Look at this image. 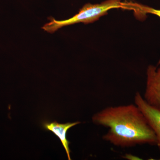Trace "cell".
<instances>
[{
    "label": "cell",
    "instance_id": "5",
    "mask_svg": "<svg viewBox=\"0 0 160 160\" xmlns=\"http://www.w3.org/2000/svg\"><path fill=\"white\" fill-rule=\"evenodd\" d=\"M80 122H68L65 124H60L56 121L49 122H43V126L44 129L46 130L52 132L59 138L62 145L66 152L69 160H71L70 157V149L69 148V142L67 139V132L69 129L80 124Z\"/></svg>",
    "mask_w": 160,
    "mask_h": 160
},
{
    "label": "cell",
    "instance_id": "4",
    "mask_svg": "<svg viewBox=\"0 0 160 160\" xmlns=\"http://www.w3.org/2000/svg\"><path fill=\"white\" fill-rule=\"evenodd\" d=\"M134 100L135 104L144 115L154 132L157 146L160 151V110L149 105L139 92H136Z\"/></svg>",
    "mask_w": 160,
    "mask_h": 160
},
{
    "label": "cell",
    "instance_id": "2",
    "mask_svg": "<svg viewBox=\"0 0 160 160\" xmlns=\"http://www.w3.org/2000/svg\"><path fill=\"white\" fill-rule=\"evenodd\" d=\"M118 8L126 9V3L122 2L121 0H107L97 4L87 3L80 9L77 14L68 19L58 21L54 18H49L50 22L46 23L42 29L49 33H52L64 26L79 23L89 24L107 14L110 9Z\"/></svg>",
    "mask_w": 160,
    "mask_h": 160
},
{
    "label": "cell",
    "instance_id": "1",
    "mask_svg": "<svg viewBox=\"0 0 160 160\" xmlns=\"http://www.w3.org/2000/svg\"><path fill=\"white\" fill-rule=\"evenodd\" d=\"M92 119L96 125L109 128L102 138L115 146H157L154 132L135 103L106 107L93 115Z\"/></svg>",
    "mask_w": 160,
    "mask_h": 160
},
{
    "label": "cell",
    "instance_id": "6",
    "mask_svg": "<svg viewBox=\"0 0 160 160\" xmlns=\"http://www.w3.org/2000/svg\"><path fill=\"white\" fill-rule=\"evenodd\" d=\"M130 9L134 10L136 14L140 15L144 17L146 14H152L157 16L160 18V10L156 9L149 7V6L140 5L137 3H130ZM158 65H160V59L158 62Z\"/></svg>",
    "mask_w": 160,
    "mask_h": 160
},
{
    "label": "cell",
    "instance_id": "3",
    "mask_svg": "<svg viewBox=\"0 0 160 160\" xmlns=\"http://www.w3.org/2000/svg\"><path fill=\"white\" fill-rule=\"evenodd\" d=\"M143 97L150 106L160 110V67L149 65L147 67Z\"/></svg>",
    "mask_w": 160,
    "mask_h": 160
}]
</instances>
